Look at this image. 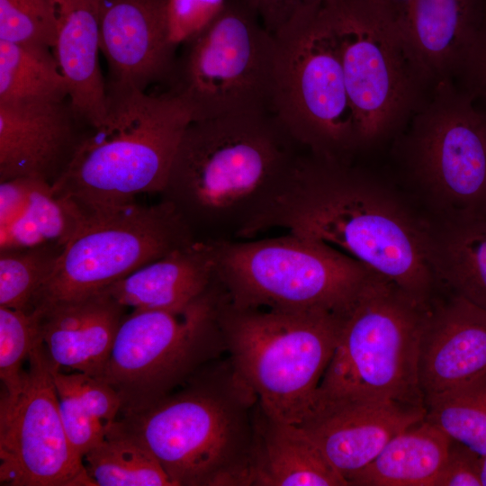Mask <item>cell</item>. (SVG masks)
<instances>
[{
  "label": "cell",
  "instance_id": "40",
  "mask_svg": "<svg viewBox=\"0 0 486 486\" xmlns=\"http://www.w3.org/2000/svg\"><path fill=\"white\" fill-rule=\"evenodd\" d=\"M457 392L467 393L486 406V378H484L478 383Z\"/></svg>",
  "mask_w": 486,
  "mask_h": 486
},
{
  "label": "cell",
  "instance_id": "4",
  "mask_svg": "<svg viewBox=\"0 0 486 486\" xmlns=\"http://www.w3.org/2000/svg\"><path fill=\"white\" fill-rule=\"evenodd\" d=\"M101 123L83 135L53 192L89 212L135 203L161 194L181 139L194 120L189 103L169 90L148 94L130 85L106 84Z\"/></svg>",
  "mask_w": 486,
  "mask_h": 486
},
{
  "label": "cell",
  "instance_id": "37",
  "mask_svg": "<svg viewBox=\"0 0 486 486\" xmlns=\"http://www.w3.org/2000/svg\"><path fill=\"white\" fill-rule=\"evenodd\" d=\"M273 34L295 16L318 8L328 0H248Z\"/></svg>",
  "mask_w": 486,
  "mask_h": 486
},
{
  "label": "cell",
  "instance_id": "21",
  "mask_svg": "<svg viewBox=\"0 0 486 486\" xmlns=\"http://www.w3.org/2000/svg\"><path fill=\"white\" fill-rule=\"evenodd\" d=\"M57 19L53 53L68 86V104L79 121L98 126L107 94L99 64L102 0H50Z\"/></svg>",
  "mask_w": 486,
  "mask_h": 486
},
{
  "label": "cell",
  "instance_id": "12",
  "mask_svg": "<svg viewBox=\"0 0 486 486\" xmlns=\"http://www.w3.org/2000/svg\"><path fill=\"white\" fill-rule=\"evenodd\" d=\"M411 119V169L445 215L486 214V127L472 97L443 82Z\"/></svg>",
  "mask_w": 486,
  "mask_h": 486
},
{
  "label": "cell",
  "instance_id": "33",
  "mask_svg": "<svg viewBox=\"0 0 486 486\" xmlns=\"http://www.w3.org/2000/svg\"><path fill=\"white\" fill-rule=\"evenodd\" d=\"M54 384L65 432L75 451L83 458L102 440L108 427L96 420L67 387L55 381Z\"/></svg>",
  "mask_w": 486,
  "mask_h": 486
},
{
  "label": "cell",
  "instance_id": "16",
  "mask_svg": "<svg viewBox=\"0 0 486 486\" xmlns=\"http://www.w3.org/2000/svg\"><path fill=\"white\" fill-rule=\"evenodd\" d=\"M486 378V310L450 294L432 300L418 356L424 404Z\"/></svg>",
  "mask_w": 486,
  "mask_h": 486
},
{
  "label": "cell",
  "instance_id": "35",
  "mask_svg": "<svg viewBox=\"0 0 486 486\" xmlns=\"http://www.w3.org/2000/svg\"><path fill=\"white\" fill-rule=\"evenodd\" d=\"M456 78L475 102L486 101V0L482 18Z\"/></svg>",
  "mask_w": 486,
  "mask_h": 486
},
{
  "label": "cell",
  "instance_id": "5",
  "mask_svg": "<svg viewBox=\"0 0 486 486\" xmlns=\"http://www.w3.org/2000/svg\"><path fill=\"white\" fill-rule=\"evenodd\" d=\"M432 300L371 273L340 313L336 348L314 400L377 398L426 408L418 356Z\"/></svg>",
  "mask_w": 486,
  "mask_h": 486
},
{
  "label": "cell",
  "instance_id": "25",
  "mask_svg": "<svg viewBox=\"0 0 486 486\" xmlns=\"http://www.w3.org/2000/svg\"><path fill=\"white\" fill-rule=\"evenodd\" d=\"M451 439L426 418L394 436L351 486H432Z\"/></svg>",
  "mask_w": 486,
  "mask_h": 486
},
{
  "label": "cell",
  "instance_id": "2",
  "mask_svg": "<svg viewBox=\"0 0 486 486\" xmlns=\"http://www.w3.org/2000/svg\"><path fill=\"white\" fill-rule=\"evenodd\" d=\"M276 228L329 246L421 300L433 299L428 222L351 162L304 150L262 232Z\"/></svg>",
  "mask_w": 486,
  "mask_h": 486
},
{
  "label": "cell",
  "instance_id": "17",
  "mask_svg": "<svg viewBox=\"0 0 486 486\" xmlns=\"http://www.w3.org/2000/svg\"><path fill=\"white\" fill-rule=\"evenodd\" d=\"M167 0H102L100 51L110 72L109 83L145 91L170 77L176 46L170 41Z\"/></svg>",
  "mask_w": 486,
  "mask_h": 486
},
{
  "label": "cell",
  "instance_id": "22",
  "mask_svg": "<svg viewBox=\"0 0 486 486\" xmlns=\"http://www.w3.org/2000/svg\"><path fill=\"white\" fill-rule=\"evenodd\" d=\"M247 486H348L299 425L266 414L257 402Z\"/></svg>",
  "mask_w": 486,
  "mask_h": 486
},
{
  "label": "cell",
  "instance_id": "41",
  "mask_svg": "<svg viewBox=\"0 0 486 486\" xmlns=\"http://www.w3.org/2000/svg\"><path fill=\"white\" fill-rule=\"evenodd\" d=\"M480 478L482 486H486V454L480 457Z\"/></svg>",
  "mask_w": 486,
  "mask_h": 486
},
{
  "label": "cell",
  "instance_id": "32",
  "mask_svg": "<svg viewBox=\"0 0 486 486\" xmlns=\"http://www.w3.org/2000/svg\"><path fill=\"white\" fill-rule=\"evenodd\" d=\"M57 38L50 0H0V40L54 50Z\"/></svg>",
  "mask_w": 486,
  "mask_h": 486
},
{
  "label": "cell",
  "instance_id": "36",
  "mask_svg": "<svg viewBox=\"0 0 486 486\" xmlns=\"http://www.w3.org/2000/svg\"><path fill=\"white\" fill-rule=\"evenodd\" d=\"M480 455L452 440L446 458L432 486H482Z\"/></svg>",
  "mask_w": 486,
  "mask_h": 486
},
{
  "label": "cell",
  "instance_id": "14",
  "mask_svg": "<svg viewBox=\"0 0 486 486\" xmlns=\"http://www.w3.org/2000/svg\"><path fill=\"white\" fill-rule=\"evenodd\" d=\"M0 484L94 486L65 432L51 364L39 340L21 392L1 394Z\"/></svg>",
  "mask_w": 486,
  "mask_h": 486
},
{
  "label": "cell",
  "instance_id": "23",
  "mask_svg": "<svg viewBox=\"0 0 486 486\" xmlns=\"http://www.w3.org/2000/svg\"><path fill=\"white\" fill-rule=\"evenodd\" d=\"M215 278L214 248L195 241L104 289L127 309L178 311L200 298Z\"/></svg>",
  "mask_w": 486,
  "mask_h": 486
},
{
  "label": "cell",
  "instance_id": "31",
  "mask_svg": "<svg viewBox=\"0 0 486 486\" xmlns=\"http://www.w3.org/2000/svg\"><path fill=\"white\" fill-rule=\"evenodd\" d=\"M38 341L34 312H25L0 306V379L2 393L18 394L23 385L30 354Z\"/></svg>",
  "mask_w": 486,
  "mask_h": 486
},
{
  "label": "cell",
  "instance_id": "15",
  "mask_svg": "<svg viewBox=\"0 0 486 486\" xmlns=\"http://www.w3.org/2000/svg\"><path fill=\"white\" fill-rule=\"evenodd\" d=\"M426 408L364 397L314 400L302 427L349 480L397 434L425 418Z\"/></svg>",
  "mask_w": 486,
  "mask_h": 486
},
{
  "label": "cell",
  "instance_id": "11",
  "mask_svg": "<svg viewBox=\"0 0 486 486\" xmlns=\"http://www.w3.org/2000/svg\"><path fill=\"white\" fill-rule=\"evenodd\" d=\"M195 241L187 223L163 200L149 206L135 202L91 212L86 225L66 245L34 310L103 291Z\"/></svg>",
  "mask_w": 486,
  "mask_h": 486
},
{
  "label": "cell",
  "instance_id": "38",
  "mask_svg": "<svg viewBox=\"0 0 486 486\" xmlns=\"http://www.w3.org/2000/svg\"><path fill=\"white\" fill-rule=\"evenodd\" d=\"M397 38L410 0H343ZM398 39V38H397Z\"/></svg>",
  "mask_w": 486,
  "mask_h": 486
},
{
  "label": "cell",
  "instance_id": "10",
  "mask_svg": "<svg viewBox=\"0 0 486 486\" xmlns=\"http://www.w3.org/2000/svg\"><path fill=\"white\" fill-rule=\"evenodd\" d=\"M183 44L170 90L189 103L194 121L272 112L274 36L248 0H225L214 20Z\"/></svg>",
  "mask_w": 486,
  "mask_h": 486
},
{
  "label": "cell",
  "instance_id": "27",
  "mask_svg": "<svg viewBox=\"0 0 486 486\" xmlns=\"http://www.w3.org/2000/svg\"><path fill=\"white\" fill-rule=\"evenodd\" d=\"M83 463L94 486H174L157 457L120 418Z\"/></svg>",
  "mask_w": 486,
  "mask_h": 486
},
{
  "label": "cell",
  "instance_id": "8",
  "mask_svg": "<svg viewBox=\"0 0 486 486\" xmlns=\"http://www.w3.org/2000/svg\"><path fill=\"white\" fill-rule=\"evenodd\" d=\"M211 243L215 278L238 308L340 312L372 273L329 246L288 231Z\"/></svg>",
  "mask_w": 486,
  "mask_h": 486
},
{
  "label": "cell",
  "instance_id": "19",
  "mask_svg": "<svg viewBox=\"0 0 486 486\" xmlns=\"http://www.w3.org/2000/svg\"><path fill=\"white\" fill-rule=\"evenodd\" d=\"M38 340L54 369L100 378L128 309L103 290L38 306Z\"/></svg>",
  "mask_w": 486,
  "mask_h": 486
},
{
  "label": "cell",
  "instance_id": "34",
  "mask_svg": "<svg viewBox=\"0 0 486 486\" xmlns=\"http://www.w3.org/2000/svg\"><path fill=\"white\" fill-rule=\"evenodd\" d=\"M225 0H167L170 41L177 47L207 27L223 8Z\"/></svg>",
  "mask_w": 486,
  "mask_h": 486
},
{
  "label": "cell",
  "instance_id": "6",
  "mask_svg": "<svg viewBox=\"0 0 486 486\" xmlns=\"http://www.w3.org/2000/svg\"><path fill=\"white\" fill-rule=\"evenodd\" d=\"M340 313L238 308L226 296L220 313L226 353L266 414L302 423L336 348Z\"/></svg>",
  "mask_w": 486,
  "mask_h": 486
},
{
  "label": "cell",
  "instance_id": "13",
  "mask_svg": "<svg viewBox=\"0 0 486 486\" xmlns=\"http://www.w3.org/2000/svg\"><path fill=\"white\" fill-rule=\"evenodd\" d=\"M328 5L363 148L411 119L428 88L392 33L343 0Z\"/></svg>",
  "mask_w": 486,
  "mask_h": 486
},
{
  "label": "cell",
  "instance_id": "20",
  "mask_svg": "<svg viewBox=\"0 0 486 486\" xmlns=\"http://www.w3.org/2000/svg\"><path fill=\"white\" fill-rule=\"evenodd\" d=\"M484 6L485 0H410L397 38L430 91L457 77Z\"/></svg>",
  "mask_w": 486,
  "mask_h": 486
},
{
  "label": "cell",
  "instance_id": "7",
  "mask_svg": "<svg viewBox=\"0 0 486 486\" xmlns=\"http://www.w3.org/2000/svg\"><path fill=\"white\" fill-rule=\"evenodd\" d=\"M328 2L274 33L272 112L304 150L351 162L360 144Z\"/></svg>",
  "mask_w": 486,
  "mask_h": 486
},
{
  "label": "cell",
  "instance_id": "26",
  "mask_svg": "<svg viewBox=\"0 0 486 486\" xmlns=\"http://www.w3.org/2000/svg\"><path fill=\"white\" fill-rule=\"evenodd\" d=\"M89 215L74 200L55 194L50 183L33 178L21 214L0 228V249L47 243L66 247L86 225Z\"/></svg>",
  "mask_w": 486,
  "mask_h": 486
},
{
  "label": "cell",
  "instance_id": "24",
  "mask_svg": "<svg viewBox=\"0 0 486 486\" xmlns=\"http://www.w3.org/2000/svg\"><path fill=\"white\" fill-rule=\"evenodd\" d=\"M428 256L436 285L486 310V214H449L428 223Z\"/></svg>",
  "mask_w": 486,
  "mask_h": 486
},
{
  "label": "cell",
  "instance_id": "18",
  "mask_svg": "<svg viewBox=\"0 0 486 486\" xmlns=\"http://www.w3.org/2000/svg\"><path fill=\"white\" fill-rule=\"evenodd\" d=\"M69 104H0V182L19 177L54 184L83 136Z\"/></svg>",
  "mask_w": 486,
  "mask_h": 486
},
{
  "label": "cell",
  "instance_id": "30",
  "mask_svg": "<svg viewBox=\"0 0 486 486\" xmlns=\"http://www.w3.org/2000/svg\"><path fill=\"white\" fill-rule=\"evenodd\" d=\"M425 418L451 440L476 454H486V406L464 392L434 399L426 405Z\"/></svg>",
  "mask_w": 486,
  "mask_h": 486
},
{
  "label": "cell",
  "instance_id": "42",
  "mask_svg": "<svg viewBox=\"0 0 486 486\" xmlns=\"http://www.w3.org/2000/svg\"><path fill=\"white\" fill-rule=\"evenodd\" d=\"M477 105L479 106L484 119L485 127H486V101L484 102H476Z\"/></svg>",
  "mask_w": 486,
  "mask_h": 486
},
{
  "label": "cell",
  "instance_id": "29",
  "mask_svg": "<svg viewBox=\"0 0 486 486\" xmlns=\"http://www.w3.org/2000/svg\"><path fill=\"white\" fill-rule=\"evenodd\" d=\"M65 246L47 243L0 249V306L31 313Z\"/></svg>",
  "mask_w": 486,
  "mask_h": 486
},
{
  "label": "cell",
  "instance_id": "9",
  "mask_svg": "<svg viewBox=\"0 0 486 486\" xmlns=\"http://www.w3.org/2000/svg\"><path fill=\"white\" fill-rule=\"evenodd\" d=\"M225 299L214 278L181 310H131L125 315L100 377L120 394V416L149 407L226 353L220 320Z\"/></svg>",
  "mask_w": 486,
  "mask_h": 486
},
{
  "label": "cell",
  "instance_id": "28",
  "mask_svg": "<svg viewBox=\"0 0 486 486\" xmlns=\"http://www.w3.org/2000/svg\"><path fill=\"white\" fill-rule=\"evenodd\" d=\"M66 98L68 82L50 49L0 40V104Z\"/></svg>",
  "mask_w": 486,
  "mask_h": 486
},
{
  "label": "cell",
  "instance_id": "3",
  "mask_svg": "<svg viewBox=\"0 0 486 486\" xmlns=\"http://www.w3.org/2000/svg\"><path fill=\"white\" fill-rule=\"evenodd\" d=\"M258 399L229 357L149 407L120 416L174 486H247Z\"/></svg>",
  "mask_w": 486,
  "mask_h": 486
},
{
  "label": "cell",
  "instance_id": "1",
  "mask_svg": "<svg viewBox=\"0 0 486 486\" xmlns=\"http://www.w3.org/2000/svg\"><path fill=\"white\" fill-rule=\"evenodd\" d=\"M304 149L272 112L193 121L162 200L197 241L253 238L286 188Z\"/></svg>",
  "mask_w": 486,
  "mask_h": 486
},
{
  "label": "cell",
  "instance_id": "39",
  "mask_svg": "<svg viewBox=\"0 0 486 486\" xmlns=\"http://www.w3.org/2000/svg\"><path fill=\"white\" fill-rule=\"evenodd\" d=\"M33 178L19 177L0 182V228L22 212Z\"/></svg>",
  "mask_w": 486,
  "mask_h": 486
}]
</instances>
